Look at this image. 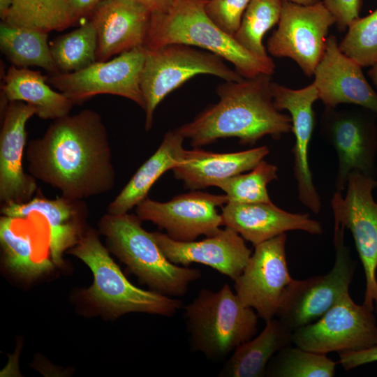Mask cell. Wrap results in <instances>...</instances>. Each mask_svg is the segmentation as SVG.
Returning a JSON list of instances; mask_svg holds the SVG:
<instances>
[{
    "instance_id": "1",
    "label": "cell",
    "mask_w": 377,
    "mask_h": 377,
    "mask_svg": "<svg viewBox=\"0 0 377 377\" xmlns=\"http://www.w3.org/2000/svg\"><path fill=\"white\" fill-rule=\"evenodd\" d=\"M25 155L29 173L67 198L84 200L115 185L108 133L94 110L53 120L42 137L29 142Z\"/></svg>"
},
{
    "instance_id": "2",
    "label": "cell",
    "mask_w": 377,
    "mask_h": 377,
    "mask_svg": "<svg viewBox=\"0 0 377 377\" xmlns=\"http://www.w3.org/2000/svg\"><path fill=\"white\" fill-rule=\"evenodd\" d=\"M271 82V75L260 74L219 85V101L177 130L195 147L226 138H237L243 145H253L267 135L279 139L292 132V120L274 106Z\"/></svg>"
},
{
    "instance_id": "3",
    "label": "cell",
    "mask_w": 377,
    "mask_h": 377,
    "mask_svg": "<svg viewBox=\"0 0 377 377\" xmlns=\"http://www.w3.org/2000/svg\"><path fill=\"white\" fill-rule=\"evenodd\" d=\"M205 1L176 0L167 12L151 13L144 47L148 50L170 44L197 47L232 64L244 78L272 75L275 69L273 60L253 55L239 45L208 16Z\"/></svg>"
},
{
    "instance_id": "4",
    "label": "cell",
    "mask_w": 377,
    "mask_h": 377,
    "mask_svg": "<svg viewBox=\"0 0 377 377\" xmlns=\"http://www.w3.org/2000/svg\"><path fill=\"white\" fill-rule=\"evenodd\" d=\"M142 221L128 213H107L98 229L112 253L151 290L171 297L185 295L190 284L200 279V270L171 263Z\"/></svg>"
},
{
    "instance_id": "5",
    "label": "cell",
    "mask_w": 377,
    "mask_h": 377,
    "mask_svg": "<svg viewBox=\"0 0 377 377\" xmlns=\"http://www.w3.org/2000/svg\"><path fill=\"white\" fill-rule=\"evenodd\" d=\"M184 308L191 348L208 359H224L257 333L258 314L228 283L217 291L202 289Z\"/></svg>"
},
{
    "instance_id": "6",
    "label": "cell",
    "mask_w": 377,
    "mask_h": 377,
    "mask_svg": "<svg viewBox=\"0 0 377 377\" xmlns=\"http://www.w3.org/2000/svg\"><path fill=\"white\" fill-rule=\"evenodd\" d=\"M68 253L92 272L94 281L85 291L87 300L114 318L131 312L171 317L184 306L179 299L145 290L129 282L94 229L88 228Z\"/></svg>"
},
{
    "instance_id": "7",
    "label": "cell",
    "mask_w": 377,
    "mask_h": 377,
    "mask_svg": "<svg viewBox=\"0 0 377 377\" xmlns=\"http://www.w3.org/2000/svg\"><path fill=\"white\" fill-rule=\"evenodd\" d=\"M223 60L209 51L183 44L147 49L140 76V88L145 102V130L151 129L158 105L191 77L209 74L226 82L242 80L244 77L226 66Z\"/></svg>"
},
{
    "instance_id": "8",
    "label": "cell",
    "mask_w": 377,
    "mask_h": 377,
    "mask_svg": "<svg viewBox=\"0 0 377 377\" xmlns=\"http://www.w3.org/2000/svg\"><path fill=\"white\" fill-rule=\"evenodd\" d=\"M344 230L334 223L335 260L331 270L306 279H293L284 290L276 316L292 331L320 318L349 292L356 263L345 244Z\"/></svg>"
},
{
    "instance_id": "9",
    "label": "cell",
    "mask_w": 377,
    "mask_h": 377,
    "mask_svg": "<svg viewBox=\"0 0 377 377\" xmlns=\"http://www.w3.org/2000/svg\"><path fill=\"white\" fill-rule=\"evenodd\" d=\"M376 116L360 106L340 110L325 108L320 133L337 154V192L342 193L346 188L348 177L354 171L376 179Z\"/></svg>"
},
{
    "instance_id": "10",
    "label": "cell",
    "mask_w": 377,
    "mask_h": 377,
    "mask_svg": "<svg viewBox=\"0 0 377 377\" xmlns=\"http://www.w3.org/2000/svg\"><path fill=\"white\" fill-rule=\"evenodd\" d=\"M375 178L354 171L348 177L346 194L335 192L331 199L334 223L353 235L363 265L366 288L363 304L377 312V201L373 191Z\"/></svg>"
},
{
    "instance_id": "11",
    "label": "cell",
    "mask_w": 377,
    "mask_h": 377,
    "mask_svg": "<svg viewBox=\"0 0 377 377\" xmlns=\"http://www.w3.org/2000/svg\"><path fill=\"white\" fill-rule=\"evenodd\" d=\"M147 49L140 46L107 61H96L75 72L47 75L48 84L73 104L98 94L126 98L145 110L140 76Z\"/></svg>"
},
{
    "instance_id": "12",
    "label": "cell",
    "mask_w": 377,
    "mask_h": 377,
    "mask_svg": "<svg viewBox=\"0 0 377 377\" xmlns=\"http://www.w3.org/2000/svg\"><path fill=\"white\" fill-rule=\"evenodd\" d=\"M373 310L356 304L349 292L316 321L293 332V343L323 354L355 351L377 344Z\"/></svg>"
},
{
    "instance_id": "13",
    "label": "cell",
    "mask_w": 377,
    "mask_h": 377,
    "mask_svg": "<svg viewBox=\"0 0 377 377\" xmlns=\"http://www.w3.org/2000/svg\"><path fill=\"white\" fill-rule=\"evenodd\" d=\"M335 19L323 1L303 6L283 1L278 28L267 40L269 54L288 57L307 77L313 75Z\"/></svg>"
},
{
    "instance_id": "14",
    "label": "cell",
    "mask_w": 377,
    "mask_h": 377,
    "mask_svg": "<svg viewBox=\"0 0 377 377\" xmlns=\"http://www.w3.org/2000/svg\"><path fill=\"white\" fill-rule=\"evenodd\" d=\"M228 202L227 195H214L194 190L161 202L148 197L135 207L142 221H149L163 229L178 242L195 241L199 236H212L222 226L217 207Z\"/></svg>"
},
{
    "instance_id": "15",
    "label": "cell",
    "mask_w": 377,
    "mask_h": 377,
    "mask_svg": "<svg viewBox=\"0 0 377 377\" xmlns=\"http://www.w3.org/2000/svg\"><path fill=\"white\" fill-rule=\"evenodd\" d=\"M286 233L254 246L247 264L235 281L242 303L265 323L275 318L284 290L293 281L287 265Z\"/></svg>"
},
{
    "instance_id": "16",
    "label": "cell",
    "mask_w": 377,
    "mask_h": 377,
    "mask_svg": "<svg viewBox=\"0 0 377 377\" xmlns=\"http://www.w3.org/2000/svg\"><path fill=\"white\" fill-rule=\"evenodd\" d=\"M270 89L276 108L279 111L288 110L291 117L292 133L295 136L292 149L293 173L298 200L313 213L318 214L321 201L309 162V145L315 127L313 105L319 99L318 91L313 83L300 89H293L271 82Z\"/></svg>"
},
{
    "instance_id": "17",
    "label": "cell",
    "mask_w": 377,
    "mask_h": 377,
    "mask_svg": "<svg viewBox=\"0 0 377 377\" xmlns=\"http://www.w3.org/2000/svg\"><path fill=\"white\" fill-rule=\"evenodd\" d=\"M35 108L22 101L8 102L3 110L0 133V201L3 205L24 203L33 198L36 179L23 169L26 125Z\"/></svg>"
},
{
    "instance_id": "18",
    "label": "cell",
    "mask_w": 377,
    "mask_h": 377,
    "mask_svg": "<svg viewBox=\"0 0 377 377\" xmlns=\"http://www.w3.org/2000/svg\"><path fill=\"white\" fill-rule=\"evenodd\" d=\"M151 235L171 263L184 267L191 263L203 264L234 281L252 254L244 238L229 227L200 241L178 242L160 232Z\"/></svg>"
},
{
    "instance_id": "19",
    "label": "cell",
    "mask_w": 377,
    "mask_h": 377,
    "mask_svg": "<svg viewBox=\"0 0 377 377\" xmlns=\"http://www.w3.org/2000/svg\"><path fill=\"white\" fill-rule=\"evenodd\" d=\"M362 67L340 50L335 36H327L312 82L325 107L353 104L377 114V93L368 83Z\"/></svg>"
},
{
    "instance_id": "20",
    "label": "cell",
    "mask_w": 377,
    "mask_h": 377,
    "mask_svg": "<svg viewBox=\"0 0 377 377\" xmlns=\"http://www.w3.org/2000/svg\"><path fill=\"white\" fill-rule=\"evenodd\" d=\"M1 213L17 219L34 215L43 217L47 223V246L52 261L58 266L64 263V253L73 247L88 229L87 205L83 200L63 195L54 199L36 196L24 203L5 205Z\"/></svg>"
},
{
    "instance_id": "21",
    "label": "cell",
    "mask_w": 377,
    "mask_h": 377,
    "mask_svg": "<svg viewBox=\"0 0 377 377\" xmlns=\"http://www.w3.org/2000/svg\"><path fill=\"white\" fill-rule=\"evenodd\" d=\"M151 13L138 0H105L92 12L97 61L144 46Z\"/></svg>"
},
{
    "instance_id": "22",
    "label": "cell",
    "mask_w": 377,
    "mask_h": 377,
    "mask_svg": "<svg viewBox=\"0 0 377 377\" xmlns=\"http://www.w3.org/2000/svg\"><path fill=\"white\" fill-rule=\"evenodd\" d=\"M222 226L229 227L254 246L290 230L321 235V224L308 214L285 211L272 202L237 203L222 207Z\"/></svg>"
},
{
    "instance_id": "23",
    "label": "cell",
    "mask_w": 377,
    "mask_h": 377,
    "mask_svg": "<svg viewBox=\"0 0 377 377\" xmlns=\"http://www.w3.org/2000/svg\"><path fill=\"white\" fill-rule=\"evenodd\" d=\"M267 146L231 153L186 150L173 169L174 177L191 190L215 186L219 182L253 169L269 154Z\"/></svg>"
},
{
    "instance_id": "24",
    "label": "cell",
    "mask_w": 377,
    "mask_h": 377,
    "mask_svg": "<svg viewBox=\"0 0 377 377\" xmlns=\"http://www.w3.org/2000/svg\"><path fill=\"white\" fill-rule=\"evenodd\" d=\"M184 140V138L177 129L167 132L155 153L139 168L108 205V213H128L145 199L156 180L182 161L186 151L183 147Z\"/></svg>"
},
{
    "instance_id": "25",
    "label": "cell",
    "mask_w": 377,
    "mask_h": 377,
    "mask_svg": "<svg viewBox=\"0 0 377 377\" xmlns=\"http://www.w3.org/2000/svg\"><path fill=\"white\" fill-rule=\"evenodd\" d=\"M50 87L47 76L40 71L11 65L3 77L1 94L8 102L22 101L33 106L40 119L54 120L69 114L74 104Z\"/></svg>"
},
{
    "instance_id": "26",
    "label": "cell",
    "mask_w": 377,
    "mask_h": 377,
    "mask_svg": "<svg viewBox=\"0 0 377 377\" xmlns=\"http://www.w3.org/2000/svg\"><path fill=\"white\" fill-rule=\"evenodd\" d=\"M293 332L278 318L266 322L260 334L235 349L219 376H265L267 364L273 356L293 343Z\"/></svg>"
},
{
    "instance_id": "27",
    "label": "cell",
    "mask_w": 377,
    "mask_h": 377,
    "mask_svg": "<svg viewBox=\"0 0 377 377\" xmlns=\"http://www.w3.org/2000/svg\"><path fill=\"white\" fill-rule=\"evenodd\" d=\"M0 49L15 66H37L49 75L59 73L51 55L48 33L1 21Z\"/></svg>"
},
{
    "instance_id": "28",
    "label": "cell",
    "mask_w": 377,
    "mask_h": 377,
    "mask_svg": "<svg viewBox=\"0 0 377 377\" xmlns=\"http://www.w3.org/2000/svg\"><path fill=\"white\" fill-rule=\"evenodd\" d=\"M18 219L0 218V242L6 265L13 272L34 277L47 271L53 262L36 253L35 236L31 229L18 228Z\"/></svg>"
},
{
    "instance_id": "29",
    "label": "cell",
    "mask_w": 377,
    "mask_h": 377,
    "mask_svg": "<svg viewBox=\"0 0 377 377\" xmlns=\"http://www.w3.org/2000/svg\"><path fill=\"white\" fill-rule=\"evenodd\" d=\"M77 21L68 0H13L3 22L49 33L67 29Z\"/></svg>"
},
{
    "instance_id": "30",
    "label": "cell",
    "mask_w": 377,
    "mask_h": 377,
    "mask_svg": "<svg viewBox=\"0 0 377 377\" xmlns=\"http://www.w3.org/2000/svg\"><path fill=\"white\" fill-rule=\"evenodd\" d=\"M59 73L80 71L97 61L98 38L89 20L71 32L57 36L50 44Z\"/></svg>"
},
{
    "instance_id": "31",
    "label": "cell",
    "mask_w": 377,
    "mask_h": 377,
    "mask_svg": "<svg viewBox=\"0 0 377 377\" xmlns=\"http://www.w3.org/2000/svg\"><path fill=\"white\" fill-rule=\"evenodd\" d=\"M282 0H251L232 36L248 52L263 59L272 58L263 44L265 34L278 24L282 9Z\"/></svg>"
},
{
    "instance_id": "32",
    "label": "cell",
    "mask_w": 377,
    "mask_h": 377,
    "mask_svg": "<svg viewBox=\"0 0 377 377\" xmlns=\"http://www.w3.org/2000/svg\"><path fill=\"white\" fill-rule=\"evenodd\" d=\"M336 365L327 354L290 345L273 356L267 364L265 376L333 377Z\"/></svg>"
},
{
    "instance_id": "33",
    "label": "cell",
    "mask_w": 377,
    "mask_h": 377,
    "mask_svg": "<svg viewBox=\"0 0 377 377\" xmlns=\"http://www.w3.org/2000/svg\"><path fill=\"white\" fill-rule=\"evenodd\" d=\"M277 167L263 160L246 174H239L219 182L228 202L237 203L272 202L267 185L278 178Z\"/></svg>"
},
{
    "instance_id": "34",
    "label": "cell",
    "mask_w": 377,
    "mask_h": 377,
    "mask_svg": "<svg viewBox=\"0 0 377 377\" xmlns=\"http://www.w3.org/2000/svg\"><path fill=\"white\" fill-rule=\"evenodd\" d=\"M339 43L340 50L362 67L377 61V8L353 22Z\"/></svg>"
},
{
    "instance_id": "35",
    "label": "cell",
    "mask_w": 377,
    "mask_h": 377,
    "mask_svg": "<svg viewBox=\"0 0 377 377\" xmlns=\"http://www.w3.org/2000/svg\"><path fill=\"white\" fill-rule=\"evenodd\" d=\"M251 0H206L208 16L223 31L233 36L238 29L242 15Z\"/></svg>"
},
{
    "instance_id": "36",
    "label": "cell",
    "mask_w": 377,
    "mask_h": 377,
    "mask_svg": "<svg viewBox=\"0 0 377 377\" xmlns=\"http://www.w3.org/2000/svg\"><path fill=\"white\" fill-rule=\"evenodd\" d=\"M323 3L335 19L338 30L343 32L360 17L362 0H323Z\"/></svg>"
},
{
    "instance_id": "37",
    "label": "cell",
    "mask_w": 377,
    "mask_h": 377,
    "mask_svg": "<svg viewBox=\"0 0 377 377\" xmlns=\"http://www.w3.org/2000/svg\"><path fill=\"white\" fill-rule=\"evenodd\" d=\"M339 363L346 371L377 362V344L360 350L339 353Z\"/></svg>"
},
{
    "instance_id": "38",
    "label": "cell",
    "mask_w": 377,
    "mask_h": 377,
    "mask_svg": "<svg viewBox=\"0 0 377 377\" xmlns=\"http://www.w3.org/2000/svg\"><path fill=\"white\" fill-rule=\"evenodd\" d=\"M73 13L78 20L87 15L91 14L94 9L105 0H68Z\"/></svg>"
},
{
    "instance_id": "39",
    "label": "cell",
    "mask_w": 377,
    "mask_h": 377,
    "mask_svg": "<svg viewBox=\"0 0 377 377\" xmlns=\"http://www.w3.org/2000/svg\"><path fill=\"white\" fill-rule=\"evenodd\" d=\"M151 13L167 12L176 0H138Z\"/></svg>"
},
{
    "instance_id": "40",
    "label": "cell",
    "mask_w": 377,
    "mask_h": 377,
    "mask_svg": "<svg viewBox=\"0 0 377 377\" xmlns=\"http://www.w3.org/2000/svg\"><path fill=\"white\" fill-rule=\"evenodd\" d=\"M13 0H0V18L4 21L11 8Z\"/></svg>"
},
{
    "instance_id": "41",
    "label": "cell",
    "mask_w": 377,
    "mask_h": 377,
    "mask_svg": "<svg viewBox=\"0 0 377 377\" xmlns=\"http://www.w3.org/2000/svg\"><path fill=\"white\" fill-rule=\"evenodd\" d=\"M368 75L375 85L377 91V61L371 66V68L368 71Z\"/></svg>"
},
{
    "instance_id": "42",
    "label": "cell",
    "mask_w": 377,
    "mask_h": 377,
    "mask_svg": "<svg viewBox=\"0 0 377 377\" xmlns=\"http://www.w3.org/2000/svg\"><path fill=\"white\" fill-rule=\"evenodd\" d=\"M284 1H289L294 3L303 5V6H311L314 5L320 1V0H282Z\"/></svg>"
}]
</instances>
